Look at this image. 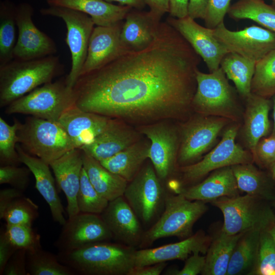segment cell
I'll return each instance as SVG.
<instances>
[{
	"label": "cell",
	"mask_w": 275,
	"mask_h": 275,
	"mask_svg": "<svg viewBox=\"0 0 275 275\" xmlns=\"http://www.w3.org/2000/svg\"><path fill=\"white\" fill-rule=\"evenodd\" d=\"M123 22L122 20L111 25L94 28L80 76L102 67L129 51L120 40Z\"/></svg>",
	"instance_id": "ac0fdd59"
},
{
	"label": "cell",
	"mask_w": 275,
	"mask_h": 275,
	"mask_svg": "<svg viewBox=\"0 0 275 275\" xmlns=\"http://www.w3.org/2000/svg\"><path fill=\"white\" fill-rule=\"evenodd\" d=\"M50 6L73 9L89 15L95 25L108 26L122 21L132 9L118 6L104 0H47Z\"/></svg>",
	"instance_id": "83f0119b"
},
{
	"label": "cell",
	"mask_w": 275,
	"mask_h": 275,
	"mask_svg": "<svg viewBox=\"0 0 275 275\" xmlns=\"http://www.w3.org/2000/svg\"><path fill=\"white\" fill-rule=\"evenodd\" d=\"M210 243V237L200 230L179 242L136 250L134 266H146L177 259L185 261L193 254H206Z\"/></svg>",
	"instance_id": "ffe728a7"
},
{
	"label": "cell",
	"mask_w": 275,
	"mask_h": 275,
	"mask_svg": "<svg viewBox=\"0 0 275 275\" xmlns=\"http://www.w3.org/2000/svg\"><path fill=\"white\" fill-rule=\"evenodd\" d=\"M16 149L21 163L31 171L35 179V187L49 205L54 222L64 225L66 220L64 209L58 193L54 179L51 173L49 164L41 159L25 152L19 145Z\"/></svg>",
	"instance_id": "603a6c76"
},
{
	"label": "cell",
	"mask_w": 275,
	"mask_h": 275,
	"mask_svg": "<svg viewBox=\"0 0 275 275\" xmlns=\"http://www.w3.org/2000/svg\"><path fill=\"white\" fill-rule=\"evenodd\" d=\"M196 79L197 88L191 105L197 112L231 121L238 120L240 112L235 91L221 67L210 73L198 69Z\"/></svg>",
	"instance_id": "5b68a950"
},
{
	"label": "cell",
	"mask_w": 275,
	"mask_h": 275,
	"mask_svg": "<svg viewBox=\"0 0 275 275\" xmlns=\"http://www.w3.org/2000/svg\"><path fill=\"white\" fill-rule=\"evenodd\" d=\"M239 125L229 126L224 131L218 144L201 160L182 166L180 171L184 180L197 181L209 173L226 167L252 163L254 159L251 152L244 150L235 142Z\"/></svg>",
	"instance_id": "8fae6325"
},
{
	"label": "cell",
	"mask_w": 275,
	"mask_h": 275,
	"mask_svg": "<svg viewBox=\"0 0 275 275\" xmlns=\"http://www.w3.org/2000/svg\"><path fill=\"white\" fill-rule=\"evenodd\" d=\"M28 275H75L68 266L61 263L58 255L42 248L26 252Z\"/></svg>",
	"instance_id": "d590c367"
},
{
	"label": "cell",
	"mask_w": 275,
	"mask_h": 275,
	"mask_svg": "<svg viewBox=\"0 0 275 275\" xmlns=\"http://www.w3.org/2000/svg\"><path fill=\"white\" fill-rule=\"evenodd\" d=\"M54 173L58 190H62L67 200L68 217L79 212L77 195L83 169V151L73 148L49 164Z\"/></svg>",
	"instance_id": "44dd1931"
},
{
	"label": "cell",
	"mask_w": 275,
	"mask_h": 275,
	"mask_svg": "<svg viewBox=\"0 0 275 275\" xmlns=\"http://www.w3.org/2000/svg\"><path fill=\"white\" fill-rule=\"evenodd\" d=\"M167 262H160L152 265L134 266L128 275H159L167 266Z\"/></svg>",
	"instance_id": "816d5d0a"
},
{
	"label": "cell",
	"mask_w": 275,
	"mask_h": 275,
	"mask_svg": "<svg viewBox=\"0 0 275 275\" xmlns=\"http://www.w3.org/2000/svg\"><path fill=\"white\" fill-rule=\"evenodd\" d=\"M256 65V62L233 52L226 54L221 62L220 67L244 99L252 94L251 85Z\"/></svg>",
	"instance_id": "1f68e13d"
},
{
	"label": "cell",
	"mask_w": 275,
	"mask_h": 275,
	"mask_svg": "<svg viewBox=\"0 0 275 275\" xmlns=\"http://www.w3.org/2000/svg\"><path fill=\"white\" fill-rule=\"evenodd\" d=\"M64 72L63 64L54 55L30 60L13 59L0 66V106H8Z\"/></svg>",
	"instance_id": "3957f363"
},
{
	"label": "cell",
	"mask_w": 275,
	"mask_h": 275,
	"mask_svg": "<svg viewBox=\"0 0 275 275\" xmlns=\"http://www.w3.org/2000/svg\"><path fill=\"white\" fill-rule=\"evenodd\" d=\"M21 123L15 119L13 124L11 125L0 118L1 166H18L21 163L16 149L17 143H19L17 131Z\"/></svg>",
	"instance_id": "74e56055"
},
{
	"label": "cell",
	"mask_w": 275,
	"mask_h": 275,
	"mask_svg": "<svg viewBox=\"0 0 275 275\" xmlns=\"http://www.w3.org/2000/svg\"><path fill=\"white\" fill-rule=\"evenodd\" d=\"M33 12V7L28 3L16 7L18 37L13 51L14 59H37L54 55L57 51L54 41L34 23Z\"/></svg>",
	"instance_id": "9a60e30c"
},
{
	"label": "cell",
	"mask_w": 275,
	"mask_h": 275,
	"mask_svg": "<svg viewBox=\"0 0 275 275\" xmlns=\"http://www.w3.org/2000/svg\"><path fill=\"white\" fill-rule=\"evenodd\" d=\"M231 0H209L205 24L207 28L214 29L224 22L226 14L231 5Z\"/></svg>",
	"instance_id": "f6af8a7d"
},
{
	"label": "cell",
	"mask_w": 275,
	"mask_h": 275,
	"mask_svg": "<svg viewBox=\"0 0 275 275\" xmlns=\"http://www.w3.org/2000/svg\"><path fill=\"white\" fill-rule=\"evenodd\" d=\"M256 272L275 275V244L269 233H261Z\"/></svg>",
	"instance_id": "7bdbcfd3"
},
{
	"label": "cell",
	"mask_w": 275,
	"mask_h": 275,
	"mask_svg": "<svg viewBox=\"0 0 275 275\" xmlns=\"http://www.w3.org/2000/svg\"><path fill=\"white\" fill-rule=\"evenodd\" d=\"M251 92L268 99L275 94V48L256 63Z\"/></svg>",
	"instance_id": "8d00e7d4"
},
{
	"label": "cell",
	"mask_w": 275,
	"mask_h": 275,
	"mask_svg": "<svg viewBox=\"0 0 275 275\" xmlns=\"http://www.w3.org/2000/svg\"><path fill=\"white\" fill-rule=\"evenodd\" d=\"M16 7L9 1L0 5V66L13 60L16 43Z\"/></svg>",
	"instance_id": "e575fe53"
},
{
	"label": "cell",
	"mask_w": 275,
	"mask_h": 275,
	"mask_svg": "<svg viewBox=\"0 0 275 275\" xmlns=\"http://www.w3.org/2000/svg\"><path fill=\"white\" fill-rule=\"evenodd\" d=\"M150 8V11L153 13L162 17V16L169 11V0H143Z\"/></svg>",
	"instance_id": "11a10c76"
},
{
	"label": "cell",
	"mask_w": 275,
	"mask_h": 275,
	"mask_svg": "<svg viewBox=\"0 0 275 275\" xmlns=\"http://www.w3.org/2000/svg\"><path fill=\"white\" fill-rule=\"evenodd\" d=\"M161 18L151 11L132 8L126 15L120 34L122 45L129 51L143 49L153 41Z\"/></svg>",
	"instance_id": "cb8c5ba5"
},
{
	"label": "cell",
	"mask_w": 275,
	"mask_h": 275,
	"mask_svg": "<svg viewBox=\"0 0 275 275\" xmlns=\"http://www.w3.org/2000/svg\"><path fill=\"white\" fill-rule=\"evenodd\" d=\"M243 134L253 157L256 145L270 130L268 115L271 102L268 98L252 93L246 99Z\"/></svg>",
	"instance_id": "4316f807"
},
{
	"label": "cell",
	"mask_w": 275,
	"mask_h": 275,
	"mask_svg": "<svg viewBox=\"0 0 275 275\" xmlns=\"http://www.w3.org/2000/svg\"><path fill=\"white\" fill-rule=\"evenodd\" d=\"M209 0H189L188 15L191 18L204 20Z\"/></svg>",
	"instance_id": "f5cc1de1"
},
{
	"label": "cell",
	"mask_w": 275,
	"mask_h": 275,
	"mask_svg": "<svg viewBox=\"0 0 275 275\" xmlns=\"http://www.w3.org/2000/svg\"><path fill=\"white\" fill-rule=\"evenodd\" d=\"M243 233L229 235L221 231L209 246L201 274L226 275L234 249Z\"/></svg>",
	"instance_id": "4dcf8cb0"
},
{
	"label": "cell",
	"mask_w": 275,
	"mask_h": 275,
	"mask_svg": "<svg viewBox=\"0 0 275 275\" xmlns=\"http://www.w3.org/2000/svg\"><path fill=\"white\" fill-rule=\"evenodd\" d=\"M150 143L136 141L111 157L100 161L111 172L128 182L131 181L149 158Z\"/></svg>",
	"instance_id": "f546056e"
},
{
	"label": "cell",
	"mask_w": 275,
	"mask_h": 275,
	"mask_svg": "<svg viewBox=\"0 0 275 275\" xmlns=\"http://www.w3.org/2000/svg\"><path fill=\"white\" fill-rule=\"evenodd\" d=\"M17 250L8 238L5 228H2L0 233V274L3 275L5 267Z\"/></svg>",
	"instance_id": "681fc988"
},
{
	"label": "cell",
	"mask_w": 275,
	"mask_h": 275,
	"mask_svg": "<svg viewBox=\"0 0 275 275\" xmlns=\"http://www.w3.org/2000/svg\"><path fill=\"white\" fill-rule=\"evenodd\" d=\"M260 230L244 232L238 240L233 252L226 275H237L252 270L257 261Z\"/></svg>",
	"instance_id": "d6a6232c"
},
{
	"label": "cell",
	"mask_w": 275,
	"mask_h": 275,
	"mask_svg": "<svg viewBox=\"0 0 275 275\" xmlns=\"http://www.w3.org/2000/svg\"><path fill=\"white\" fill-rule=\"evenodd\" d=\"M17 135L25 152L49 164L75 148L58 122L34 116L29 117L21 123Z\"/></svg>",
	"instance_id": "8992f818"
},
{
	"label": "cell",
	"mask_w": 275,
	"mask_h": 275,
	"mask_svg": "<svg viewBox=\"0 0 275 275\" xmlns=\"http://www.w3.org/2000/svg\"><path fill=\"white\" fill-rule=\"evenodd\" d=\"M212 33L230 52L256 63L275 48V33L255 25L233 31L223 22Z\"/></svg>",
	"instance_id": "4fadbf2b"
},
{
	"label": "cell",
	"mask_w": 275,
	"mask_h": 275,
	"mask_svg": "<svg viewBox=\"0 0 275 275\" xmlns=\"http://www.w3.org/2000/svg\"><path fill=\"white\" fill-rule=\"evenodd\" d=\"M100 215L111 232L113 239L126 245L139 248L145 231L123 196L109 201Z\"/></svg>",
	"instance_id": "d6986e66"
},
{
	"label": "cell",
	"mask_w": 275,
	"mask_h": 275,
	"mask_svg": "<svg viewBox=\"0 0 275 275\" xmlns=\"http://www.w3.org/2000/svg\"><path fill=\"white\" fill-rule=\"evenodd\" d=\"M275 155V135L271 134L268 138H262L257 143L254 158L264 164H270Z\"/></svg>",
	"instance_id": "bcb514c9"
},
{
	"label": "cell",
	"mask_w": 275,
	"mask_h": 275,
	"mask_svg": "<svg viewBox=\"0 0 275 275\" xmlns=\"http://www.w3.org/2000/svg\"><path fill=\"white\" fill-rule=\"evenodd\" d=\"M201 57L168 22L152 42L80 75L73 89L85 111L133 121L177 117L191 105Z\"/></svg>",
	"instance_id": "6da1fadb"
},
{
	"label": "cell",
	"mask_w": 275,
	"mask_h": 275,
	"mask_svg": "<svg viewBox=\"0 0 275 275\" xmlns=\"http://www.w3.org/2000/svg\"><path fill=\"white\" fill-rule=\"evenodd\" d=\"M271 1L272 2L274 5H275V0H271Z\"/></svg>",
	"instance_id": "94428289"
},
{
	"label": "cell",
	"mask_w": 275,
	"mask_h": 275,
	"mask_svg": "<svg viewBox=\"0 0 275 275\" xmlns=\"http://www.w3.org/2000/svg\"><path fill=\"white\" fill-rule=\"evenodd\" d=\"M273 101V127L272 131V135H275V94L272 97Z\"/></svg>",
	"instance_id": "6f0895ef"
},
{
	"label": "cell",
	"mask_w": 275,
	"mask_h": 275,
	"mask_svg": "<svg viewBox=\"0 0 275 275\" xmlns=\"http://www.w3.org/2000/svg\"><path fill=\"white\" fill-rule=\"evenodd\" d=\"M112 118L85 111L75 104L61 116L58 122L63 127L75 148L91 143L107 127Z\"/></svg>",
	"instance_id": "7402d4cb"
},
{
	"label": "cell",
	"mask_w": 275,
	"mask_h": 275,
	"mask_svg": "<svg viewBox=\"0 0 275 275\" xmlns=\"http://www.w3.org/2000/svg\"><path fill=\"white\" fill-rule=\"evenodd\" d=\"M111 3L112 2H116L122 5L128 6L132 8L141 10L146 5L143 0H104Z\"/></svg>",
	"instance_id": "9f6ffc18"
},
{
	"label": "cell",
	"mask_w": 275,
	"mask_h": 275,
	"mask_svg": "<svg viewBox=\"0 0 275 275\" xmlns=\"http://www.w3.org/2000/svg\"><path fill=\"white\" fill-rule=\"evenodd\" d=\"M274 161H275V155H274V159H273V162H274Z\"/></svg>",
	"instance_id": "6125c7cd"
},
{
	"label": "cell",
	"mask_w": 275,
	"mask_h": 275,
	"mask_svg": "<svg viewBox=\"0 0 275 275\" xmlns=\"http://www.w3.org/2000/svg\"><path fill=\"white\" fill-rule=\"evenodd\" d=\"M39 215L37 205L29 198L23 196L15 199L8 206L2 219L7 225L32 226Z\"/></svg>",
	"instance_id": "ab89813d"
},
{
	"label": "cell",
	"mask_w": 275,
	"mask_h": 275,
	"mask_svg": "<svg viewBox=\"0 0 275 275\" xmlns=\"http://www.w3.org/2000/svg\"><path fill=\"white\" fill-rule=\"evenodd\" d=\"M258 199V197L246 194L224 197L212 201L223 215L221 231L234 235L253 230L263 231L270 223L272 215L260 205Z\"/></svg>",
	"instance_id": "30bf717a"
},
{
	"label": "cell",
	"mask_w": 275,
	"mask_h": 275,
	"mask_svg": "<svg viewBox=\"0 0 275 275\" xmlns=\"http://www.w3.org/2000/svg\"><path fill=\"white\" fill-rule=\"evenodd\" d=\"M31 173L26 167L3 166L0 168V184H8L12 187L24 192L29 184V176Z\"/></svg>",
	"instance_id": "ee69618b"
},
{
	"label": "cell",
	"mask_w": 275,
	"mask_h": 275,
	"mask_svg": "<svg viewBox=\"0 0 275 275\" xmlns=\"http://www.w3.org/2000/svg\"><path fill=\"white\" fill-rule=\"evenodd\" d=\"M239 189L231 167L216 170L204 181L180 189L181 194L191 201H213L224 197L239 195Z\"/></svg>",
	"instance_id": "484cf974"
},
{
	"label": "cell",
	"mask_w": 275,
	"mask_h": 275,
	"mask_svg": "<svg viewBox=\"0 0 275 275\" xmlns=\"http://www.w3.org/2000/svg\"><path fill=\"white\" fill-rule=\"evenodd\" d=\"M189 0H169L170 16L182 18L188 16Z\"/></svg>",
	"instance_id": "db71d44e"
},
{
	"label": "cell",
	"mask_w": 275,
	"mask_h": 275,
	"mask_svg": "<svg viewBox=\"0 0 275 275\" xmlns=\"http://www.w3.org/2000/svg\"><path fill=\"white\" fill-rule=\"evenodd\" d=\"M205 264V257L199 253L193 254L186 260L181 270L168 269L165 274L170 275H197L201 273Z\"/></svg>",
	"instance_id": "7dc6e473"
},
{
	"label": "cell",
	"mask_w": 275,
	"mask_h": 275,
	"mask_svg": "<svg viewBox=\"0 0 275 275\" xmlns=\"http://www.w3.org/2000/svg\"><path fill=\"white\" fill-rule=\"evenodd\" d=\"M268 233L272 237L275 244V223L273 225Z\"/></svg>",
	"instance_id": "680465c9"
},
{
	"label": "cell",
	"mask_w": 275,
	"mask_h": 275,
	"mask_svg": "<svg viewBox=\"0 0 275 275\" xmlns=\"http://www.w3.org/2000/svg\"><path fill=\"white\" fill-rule=\"evenodd\" d=\"M207 209L205 202L190 200L181 194H167L161 214L145 231L139 248H148L160 238L177 237L184 239L190 237L194 224Z\"/></svg>",
	"instance_id": "277c9868"
},
{
	"label": "cell",
	"mask_w": 275,
	"mask_h": 275,
	"mask_svg": "<svg viewBox=\"0 0 275 275\" xmlns=\"http://www.w3.org/2000/svg\"><path fill=\"white\" fill-rule=\"evenodd\" d=\"M227 14L236 20H252L275 33V8L263 0H238L230 6Z\"/></svg>",
	"instance_id": "836d02e7"
},
{
	"label": "cell",
	"mask_w": 275,
	"mask_h": 275,
	"mask_svg": "<svg viewBox=\"0 0 275 275\" xmlns=\"http://www.w3.org/2000/svg\"><path fill=\"white\" fill-rule=\"evenodd\" d=\"M150 140L149 157L158 177L166 180L172 173L177 153L178 138L174 128L158 122L140 128Z\"/></svg>",
	"instance_id": "e0dca14e"
},
{
	"label": "cell",
	"mask_w": 275,
	"mask_h": 275,
	"mask_svg": "<svg viewBox=\"0 0 275 275\" xmlns=\"http://www.w3.org/2000/svg\"><path fill=\"white\" fill-rule=\"evenodd\" d=\"M108 202L93 187L83 167L77 195V205L79 212L100 215Z\"/></svg>",
	"instance_id": "f35d334b"
},
{
	"label": "cell",
	"mask_w": 275,
	"mask_h": 275,
	"mask_svg": "<svg viewBox=\"0 0 275 275\" xmlns=\"http://www.w3.org/2000/svg\"><path fill=\"white\" fill-rule=\"evenodd\" d=\"M137 133L117 118H112L104 130L81 149L101 161L124 150L137 141Z\"/></svg>",
	"instance_id": "d4e9b609"
},
{
	"label": "cell",
	"mask_w": 275,
	"mask_h": 275,
	"mask_svg": "<svg viewBox=\"0 0 275 275\" xmlns=\"http://www.w3.org/2000/svg\"><path fill=\"white\" fill-rule=\"evenodd\" d=\"M136 249L121 243L101 241L79 249L58 252L61 263L80 275H128L134 266Z\"/></svg>",
	"instance_id": "7a4b0ae2"
},
{
	"label": "cell",
	"mask_w": 275,
	"mask_h": 275,
	"mask_svg": "<svg viewBox=\"0 0 275 275\" xmlns=\"http://www.w3.org/2000/svg\"><path fill=\"white\" fill-rule=\"evenodd\" d=\"M231 168L239 190L258 197L263 194V177L252 163L236 164Z\"/></svg>",
	"instance_id": "60d3db41"
},
{
	"label": "cell",
	"mask_w": 275,
	"mask_h": 275,
	"mask_svg": "<svg viewBox=\"0 0 275 275\" xmlns=\"http://www.w3.org/2000/svg\"><path fill=\"white\" fill-rule=\"evenodd\" d=\"M43 15L61 18L65 22L66 43L71 57V67L66 77L67 85L73 88L86 61L90 38L95 27L91 18L82 12L61 7L50 6L40 10Z\"/></svg>",
	"instance_id": "9c48e42d"
},
{
	"label": "cell",
	"mask_w": 275,
	"mask_h": 275,
	"mask_svg": "<svg viewBox=\"0 0 275 275\" xmlns=\"http://www.w3.org/2000/svg\"><path fill=\"white\" fill-rule=\"evenodd\" d=\"M167 195L152 164L147 163L128 182L123 196L141 222L148 225L161 214Z\"/></svg>",
	"instance_id": "ba28073f"
},
{
	"label": "cell",
	"mask_w": 275,
	"mask_h": 275,
	"mask_svg": "<svg viewBox=\"0 0 275 275\" xmlns=\"http://www.w3.org/2000/svg\"><path fill=\"white\" fill-rule=\"evenodd\" d=\"M5 229L8 238L17 250L33 252L42 248L41 236L32 226L6 224Z\"/></svg>",
	"instance_id": "b9f144b4"
},
{
	"label": "cell",
	"mask_w": 275,
	"mask_h": 275,
	"mask_svg": "<svg viewBox=\"0 0 275 275\" xmlns=\"http://www.w3.org/2000/svg\"><path fill=\"white\" fill-rule=\"evenodd\" d=\"M75 104L73 89L66 77L46 83L6 106L7 114H22L58 122L62 114Z\"/></svg>",
	"instance_id": "52a82bcc"
},
{
	"label": "cell",
	"mask_w": 275,
	"mask_h": 275,
	"mask_svg": "<svg viewBox=\"0 0 275 275\" xmlns=\"http://www.w3.org/2000/svg\"><path fill=\"white\" fill-rule=\"evenodd\" d=\"M166 21L179 33L204 60L210 72L218 69L223 58L230 52L213 36L212 29L201 25L188 15L182 18L170 16Z\"/></svg>",
	"instance_id": "2e32d148"
},
{
	"label": "cell",
	"mask_w": 275,
	"mask_h": 275,
	"mask_svg": "<svg viewBox=\"0 0 275 275\" xmlns=\"http://www.w3.org/2000/svg\"><path fill=\"white\" fill-rule=\"evenodd\" d=\"M83 167L93 187L108 201L123 196L128 182L108 170L99 161L84 151Z\"/></svg>",
	"instance_id": "f1b7e54d"
},
{
	"label": "cell",
	"mask_w": 275,
	"mask_h": 275,
	"mask_svg": "<svg viewBox=\"0 0 275 275\" xmlns=\"http://www.w3.org/2000/svg\"><path fill=\"white\" fill-rule=\"evenodd\" d=\"M3 275H28L26 270V251L17 250L7 262Z\"/></svg>",
	"instance_id": "c3c4849f"
},
{
	"label": "cell",
	"mask_w": 275,
	"mask_h": 275,
	"mask_svg": "<svg viewBox=\"0 0 275 275\" xmlns=\"http://www.w3.org/2000/svg\"><path fill=\"white\" fill-rule=\"evenodd\" d=\"M54 243L59 252L79 249L87 245L111 241L113 236L99 214L79 212L68 217Z\"/></svg>",
	"instance_id": "5bb4252c"
},
{
	"label": "cell",
	"mask_w": 275,
	"mask_h": 275,
	"mask_svg": "<svg viewBox=\"0 0 275 275\" xmlns=\"http://www.w3.org/2000/svg\"><path fill=\"white\" fill-rule=\"evenodd\" d=\"M229 119L201 115L182 127L177 161L182 166L194 163L214 144Z\"/></svg>",
	"instance_id": "7c38bea8"
},
{
	"label": "cell",
	"mask_w": 275,
	"mask_h": 275,
	"mask_svg": "<svg viewBox=\"0 0 275 275\" xmlns=\"http://www.w3.org/2000/svg\"><path fill=\"white\" fill-rule=\"evenodd\" d=\"M271 166V173L273 179L275 180V161L270 164Z\"/></svg>",
	"instance_id": "91938a15"
},
{
	"label": "cell",
	"mask_w": 275,
	"mask_h": 275,
	"mask_svg": "<svg viewBox=\"0 0 275 275\" xmlns=\"http://www.w3.org/2000/svg\"><path fill=\"white\" fill-rule=\"evenodd\" d=\"M22 191L15 188H8L0 191V218L8 206L16 198L23 195Z\"/></svg>",
	"instance_id": "f907efd6"
}]
</instances>
